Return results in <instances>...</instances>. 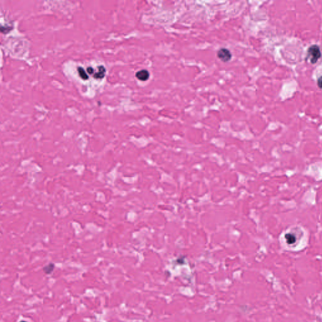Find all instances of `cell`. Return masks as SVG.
<instances>
[{"instance_id":"1","label":"cell","mask_w":322,"mask_h":322,"mask_svg":"<svg viewBox=\"0 0 322 322\" xmlns=\"http://www.w3.org/2000/svg\"><path fill=\"white\" fill-rule=\"evenodd\" d=\"M321 53L320 47L317 45L311 46L307 51L306 60H310L311 64H315L321 57Z\"/></svg>"},{"instance_id":"2","label":"cell","mask_w":322,"mask_h":322,"mask_svg":"<svg viewBox=\"0 0 322 322\" xmlns=\"http://www.w3.org/2000/svg\"><path fill=\"white\" fill-rule=\"evenodd\" d=\"M217 57L222 62H229L232 57V54L230 50L226 48L220 49L217 52Z\"/></svg>"},{"instance_id":"3","label":"cell","mask_w":322,"mask_h":322,"mask_svg":"<svg viewBox=\"0 0 322 322\" xmlns=\"http://www.w3.org/2000/svg\"><path fill=\"white\" fill-rule=\"evenodd\" d=\"M136 77L141 81H146L150 77V73L146 69H142L138 71L135 74Z\"/></svg>"},{"instance_id":"4","label":"cell","mask_w":322,"mask_h":322,"mask_svg":"<svg viewBox=\"0 0 322 322\" xmlns=\"http://www.w3.org/2000/svg\"><path fill=\"white\" fill-rule=\"evenodd\" d=\"M286 242L288 245H293L296 242V237L293 233H287L285 235Z\"/></svg>"},{"instance_id":"5","label":"cell","mask_w":322,"mask_h":322,"mask_svg":"<svg viewBox=\"0 0 322 322\" xmlns=\"http://www.w3.org/2000/svg\"><path fill=\"white\" fill-rule=\"evenodd\" d=\"M98 68V71H97L96 73L94 74L93 77L95 78L98 79H103L105 76L106 69L103 66H99Z\"/></svg>"},{"instance_id":"6","label":"cell","mask_w":322,"mask_h":322,"mask_svg":"<svg viewBox=\"0 0 322 322\" xmlns=\"http://www.w3.org/2000/svg\"><path fill=\"white\" fill-rule=\"evenodd\" d=\"M77 71H78L79 76L81 77L82 79H83V80H88V79L89 76L87 74V73H86V71L84 69V68H82L81 67H79L77 69Z\"/></svg>"},{"instance_id":"7","label":"cell","mask_w":322,"mask_h":322,"mask_svg":"<svg viewBox=\"0 0 322 322\" xmlns=\"http://www.w3.org/2000/svg\"><path fill=\"white\" fill-rule=\"evenodd\" d=\"M54 264H49L48 266H46L44 268V270L45 271L46 273L47 274H50L52 272V271L54 270Z\"/></svg>"},{"instance_id":"8","label":"cell","mask_w":322,"mask_h":322,"mask_svg":"<svg viewBox=\"0 0 322 322\" xmlns=\"http://www.w3.org/2000/svg\"><path fill=\"white\" fill-rule=\"evenodd\" d=\"M317 84H318V86L320 89H322V76H320V77H318V80H317Z\"/></svg>"},{"instance_id":"9","label":"cell","mask_w":322,"mask_h":322,"mask_svg":"<svg viewBox=\"0 0 322 322\" xmlns=\"http://www.w3.org/2000/svg\"><path fill=\"white\" fill-rule=\"evenodd\" d=\"M86 71H87V72H88L89 74H93L94 73V69H93V68H91V67H89V68H88Z\"/></svg>"},{"instance_id":"10","label":"cell","mask_w":322,"mask_h":322,"mask_svg":"<svg viewBox=\"0 0 322 322\" xmlns=\"http://www.w3.org/2000/svg\"><path fill=\"white\" fill-rule=\"evenodd\" d=\"M21 322H27V321H21Z\"/></svg>"}]
</instances>
